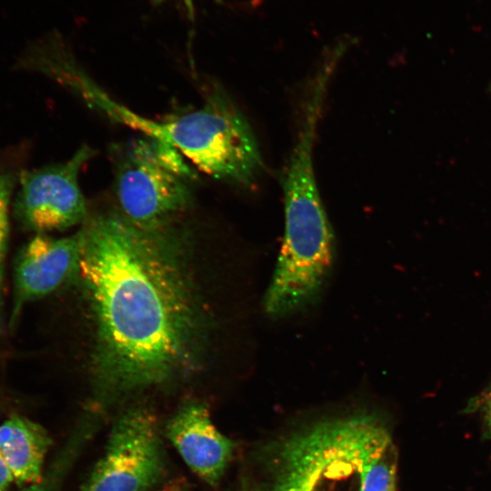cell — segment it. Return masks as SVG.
<instances>
[{"label": "cell", "instance_id": "cell-6", "mask_svg": "<svg viewBox=\"0 0 491 491\" xmlns=\"http://www.w3.org/2000/svg\"><path fill=\"white\" fill-rule=\"evenodd\" d=\"M163 473L156 418L147 408L133 407L115 420L105 453L81 491H149Z\"/></svg>", "mask_w": 491, "mask_h": 491}, {"label": "cell", "instance_id": "cell-18", "mask_svg": "<svg viewBox=\"0 0 491 491\" xmlns=\"http://www.w3.org/2000/svg\"><path fill=\"white\" fill-rule=\"evenodd\" d=\"M272 491H275L274 489Z\"/></svg>", "mask_w": 491, "mask_h": 491}, {"label": "cell", "instance_id": "cell-15", "mask_svg": "<svg viewBox=\"0 0 491 491\" xmlns=\"http://www.w3.org/2000/svg\"><path fill=\"white\" fill-rule=\"evenodd\" d=\"M161 491H182L177 484H168Z\"/></svg>", "mask_w": 491, "mask_h": 491}, {"label": "cell", "instance_id": "cell-14", "mask_svg": "<svg viewBox=\"0 0 491 491\" xmlns=\"http://www.w3.org/2000/svg\"><path fill=\"white\" fill-rule=\"evenodd\" d=\"M163 1L165 0H153V2L155 4V5H158L160 3H162ZM219 1V0H218ZM186 7H187V10H188V14L190 15V17H194V5H193V0H184Z\"/></svg>", "mask_w": 491, "mask_h": 491}, {"label": "cell", "instance_id": "cell-7", "mask_svg": "<svg viewBox=\"0 0 491 491\" xmlns=\"http://www.w3.org/2000/svg\"><path fill=\"white\" fill-rule=\"evenodd\" d=\"M92 155L93 150L83 145L63 163L22 172L14 203L19 221L37 234L85 222L88 208L78 178Z\"/></svg>", "mask_w": 491, "mask_h": 491}, {"label": "cell", "instance_id": "cell-4", "mask_svg": "<svg viewBox=\"0 0 491 491\" xmlns=\"http://www.w3.org/2000/svg\"><path fill=\"white\" fill-rule=\"evenodd\" d=\"M389 432L374 415L318 423L288 438L276 456L275 491H362L365 465Z\"/></svg>", "mask_w": 491, "mask_h": 491}, {"label": "cell", "instance_id": "cell-1", "mask_svg": "<svg viewBox=\"0 0 491 491\" xmlns=\"http://www.w3.org/2000/svg\"><path fill=\"white\" fill-rule=\"evenodd\" d=\"M78 275L94 320V369L105 398L187 375L198 360L203 318L174 225L144 229L116 211L80 229Z\"/></svg>", "mask_w": 491, "mask_h": 491}, {"label": "cell", "instance_id": "cell-17", "mask_svg": "<svg viewBox=\"0 0 491 491\" xmlns=\"http://www.w3.org/2000/svg\"><path fill=\"white\" fill-rule=\"evenodd\" d=\"M21 491H39L34 485Z\"/></svg>", "mask_w": 491, "mask_h": 491}, {"label": "cell", "instance_id": "cell-16", "mask_svg": "<svg viewBox=\"0 0 491 491\" xmlns=\"http://www.w3.org/2000/svg\"><path fill=\"white\" fill-rule=\"evenodd\" d=\"M487 415H488L489 421L491 423V392L489 393L488 401H487Z\"/></svg>", "mask_w": 491, "mask_h": 491}, {"label": "cell", "instance_id": "cell-13", "mask_svg": "<svg viewBox=\"0 0 491 491\" xmlns=\"http://www.w3.org/2000/svg\"><path fill=\"white\" fill-rule=\"evenodd\" d=\"M15 483L13 474L0 454V491H6Z\"/></svg>", "mask_w": 491, "mask_h": 491}, {"label": "cell", "instance_id": "cell-11", "mask_svg": "<svg viewBox=\"0 0 491 491\" xmlns=\"http://www.w3.org/2000/svg\"><path fill=\"white\" fill-rule=\"evenodd\" d=\"M397 455L390 436L371 453L363 473L362 491H396Z\"/></svg>", "mask_w": 491, "mask_h": 491}, {"label": "cell", "instance_id": "cell-5", "mask_svg": "<svg viewBox=\"0 0 491 491\" xmlns=\"http://www.w3.org/2000/svg\"><path fill=\"white\" fill-rule=\"evenodd\" d=\"M113 191L120 215L135 226L159 229L193 206L188 179L157 156L150 138L115 149Z\"/></svg>", "mask_w": 491, "mask_h": 491}, {"label": "cell", "instance_id": "cell-10", "mask_svg": "<svg viewBox=\"0 0 491 491\" xmlns=\"http://www.w3.org/2000/svg\"><path fill=\"white\" fill-rule=\"evenodd\" d=\"M50 446L47 431L25 416H11L0 425V454L15 483L35 485L40 482Z\"/></svg>", "mask_w": 491, "mask_h": 491}, {"label": "cell", "instance_id": "cell-3", "mask_svg": "<svg viewBox=\"0 0 491 491\" xmlns=\"http://www.w3.org/2000/svg\"><path fill=\"white\" fill-rule=\"evenodd\" d=\"M114 118L168 144L214 178L250 186L262 170V155L249 123L221 90L208 94L198 109L166 122L145 119L123 105Z\"/></svg>", "mask_w": 491, "mask_h": 491}, {"label": "cell", "instance_id": "cell-12", "mask_svg": "<svg viewBox=\"0 0 491 491\" xmlns=\"http://www.w3.org/2000/svg\"><path fill=\"white\" fill-rule=\"evenodd\" d=\"M14 185V176L0 171V321L3 316L4 267L9 234V206Z\"/></svg>", "mask_w": 491, "mask_h": 491}, {"label": "cell", "instance_id": "cell-2", "mask_svg": "<svg viewBox=\"0 0 491 491\" xmlns=\"http://www.w3.org/2000/svg\"><path fill=\"white\" fill-rule=\"evenodd\" d=\"M317 125L300 123L284 177L285 232L264 309L272 318L293 315L316 301L334 258V235L314 171Z\"/></svg>", "mask_w": 491, "mask_h": 491}, {"label": "cell", "instance_id": "cell-8", "mask_svg": "<svg viewBox=\"0 0 491 491\" xmlns=\"http://www.w3.org/2000/svg\"><path fill=\"white\" fill-rule=\"evenodd\" d=\"M82 253V235L54 238L37 234L21 250L15 269L14 315L32 301L61 286L75 273Z\"/></svg>", "mask_w": 491, "mask_h": 491}, {"label": "cell", "instance_id": "cell-9", "mask_svg": "<svg viewBox=\"0 0 491 491\" xmlns=\"http://www.w3.org/2000/svg\"><path fill=\"white\" fill-rule=\"evenodd\" d=\"M165 436L197 476L211 486L218 484L235 445L213 424L205 404L183 405L167 423Z\"/></svg>", "mask_w": 491, "mask_h": 491}]
</instances>
